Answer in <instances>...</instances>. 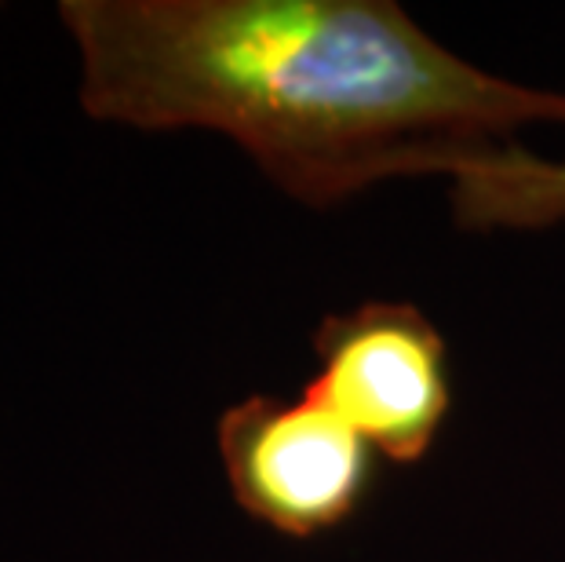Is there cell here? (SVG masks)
<instances>
[{"instance_id": "obj_2", "label": "cell", "mask_w": 565, "mask_h": 562, "mask_svg": "<svg viewBox=\"0 0 565 562\" xmlns=\"http://www.w3.org/2000/svg\"><path fill=\"white\" fill-rule=\"evenodd\" d=\"M215 442L237 508L292 541L354 519L376 486L372 446L307 388L231 405Z\"/></svg>"}, {"instance_id": "obj_1", "label": "cell", "mask_w": 565, "mask_h": 562, "mask_svg": "<svg viewBox=\"0 0 565 562\" xmlns=\"http://www.w3.org/2000/svg\"><path fill=\"white\" fill-rule=\"evenodd\" d=\"M81 106L142 131L231 136L329 209L391 176H449L565 121V95L463 63L394 0H66Z\"/></svg>"}, {"instance_id": "obj_3", "label": "cell", "mask_w": 565, "mask_h": 562, "mask_svg": "<svg viewBox=\"0 0 565 562\" xmlns=\"http://www.w3.org/2000/svg\"><path fill=\"white\" fill-rule=\"evenodd\" d=\"M307 391L394 464H419L452 413L441 329L413 304L369 300L315 329Z\"/></svg>"}, {"instance_id": "obj_4", "label": "cell", "mask_w": 565, "mask_h": 562, "mask_svg": "<svg viewBox=\"0 0 565 562\" xmlns=\"http://www.w3.org/2000/svg\"><path fill=\"white\" fill-rule=\"evenodd\" d=\"M452 216L467 231L565 226V165L503 147L449 172Z\"/></svg>"}]
</instances>
